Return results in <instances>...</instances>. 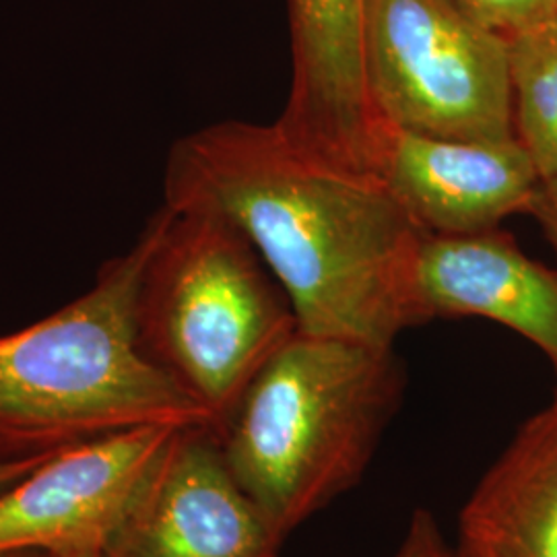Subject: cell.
<instances>
[{
    "mask_svg": "<svg viewBox=\"0 0 557 557\" xmlns=\"http://www.w3.org/2000/svg\"><path fill=\"white\" fill-rule=\"evenodd\" d=\"M163 202L236 225L304 335L395 347L423 324L416 264L425 234L379 176L310 156L277 122L223 120L176 140Z\"/></svg>",
    "mask_w": 557,
    "mask_h": 557,
    "instance_id": "obj_1",
    "label": "cell"
},
{
    "mask_svg": "<svg viewBox=\"0 0 557 557\" xmlns=\"http://www.w3.org/2000/svg\"><path fill=\"white\" fill-rule=\"evenodd\" d=\"M156 227L151 215L83 296L0 337V460L54 457L143 425H211L140 347L137 298Z\"/></svg>",
    "mask_w": 557,
    "mask_h": 557,
    "instance_id": "obj_2",
    "label": "cell"
},
{
    "mask_svg": "<svg viewBox=\"0 0 557 557\" xmlns=\"http://www.w3.org/2000/svg\"><path fill=\"white\" fill-rule=\"evenodd\" d=\"M393 347L296 333L218 432L244 494L287 539L358 483L403 395Z\"/></svg>",
    "mask_w": 557,
    "mask_h": 557,
    "instance_id": "obj_3",
    "label": "cell"
},
{
    "mask_svg": "<svg viewBox=\"0 0 557 557\" xmlns=\"http://www.w3.org/2000/svg\"><path fill=\"white\" fill-rule=\"evenodd\" d=\"M153 215L137 298L140 347L220 430L262 366L298 333V320L236 225L165 202Z\"/></svg>",
    "mask_w": 557,
    "mask_h": 557,
    "instance_id": "obj_4",
    "label": "cell"
},
{
    "mask_svg": "<svg viewBox=\"0 0 557 557\" xmlns=\"http://www.w3.org/2000/svg\"><path fill=\"white\" fill-rule=\"evenodd\" d=\"M361 40L384 124L442 139H517L508 40L453 0H363Z\"/></svg>",
    "mask_w": 557,
    "mask_h": 557,
    "instance_id": "obj_5",
    "label": "cell"
},
{
    "mask_svg": "<svg viewBox=\"0 0 557 557\" xmlns=\"http://www.w3.org/2000/svg\"><path fill=\"white\" fill-rule=\"evenodd\" d=\"M178 430L143 425L94 440L0 492V557L103 549Z\"/></svg>",
    "mask_w": 557,
    "mask_h": 557,
    "instance_id": "obj_6",
    "label": "cell"
},
{
    "mask_svg": "<svg viewBox=\"0 0 557 557\" xmlns=\"http://www.w3.org/2000/svg\"><path fill=\"white\" fill-rule=\"evenodd\" d=\"M283 539L244 494L211 425L182 428L103 557H278Z\"/></svg>",
    "mask_w": 557,
    "mask_h": 557,
    "instance_id": "obj_7",
    "label": "cell"
},
{
    "mask_svg": "<svg viewBox=\"0 0 557 557\" xmlns=\"http://www.w3.org/2000/svg\"><path fill=\"white\" fill-rule=\"evenodd\" d=\"M376 176L425 236L498 230L499 221L531 213L543 182L517 139H442L388 124Z\"/></svg>",
    "mask_w": 557,
    "mask_h": 557,
    "instance_id": "obj_8",
    "label": "cell"
},
{
    "mask_svg": "<svg viewBox=\"0 0 557 557\" xmlns=\"http://www.w3.org/2000/svg\"><path fill=\"white\" fill-rule=\"evenodd\" d=\"M423 322L479 317L535 343L557 372V273L498 230L423 236L416 264Z\"/></svg>",
    "mask_w": 557,
    "mask_h": 557,
    "instance_id": "obj_9",
    "label": "cell"
},
{
    "mask_svg": "<svg viewBox=\"0 0 557 557\" xmlns=\"http://www.w3.org/2000/svg\"><path fill=\"white\" fill-rule=\"evenodd\" d=\"M471 557H557V393L527 419L460 512Z\"/></svg>",
    "mask_w": 557,
    "mask_h": 557,
    "instance_id": "obj_10",
    "label": "cell"
},
{
    "mask_svg": "<svg viewBox=\"0 0 557 557\" xmlns=\"http://www.w3.org/2000/svg\"><path fill=\"white\" fill-rule=\"evenodd\" d=\"M294 119L338 128L366 119L372 98L363 69V0H287Z\"/></svg>",
    "mask_w": 557,
    "mask_h": 557,
    "instance_id": "obj_11",
    "label": "cell"
},
{
    "mask_svg": "<svg viewBox=\"0 0 557 557\" xmlns=\"http://www.w3.org/2000/svg\"><path fill=\"white\" fill-rule=\"evenodd\" d=\"M515 137L541 180L557 178V20L508 38Z\"/></svg>",
    "mask_w": 557,
    "mask_h": 557,
    "instance_id": "obj_12",
    "label": "cell"
},
{
    "mask_svg": "<svg viewBox=\"0 0 557 557\" xmlns=\"http://www.w3.org/2000/svg\"><path fill=\"white\" fill-rule=\"evenodd\" d=\"M471 20L504 36L557 20V0H453Z\"/></svg>",
    "mask_w": 557,
    "mask_h": 557,
    "instance_id": "obj_13",
    "label": "cell"
},
{
    "mask_svg": "<svg viewBox=\"0 0 557 557\" xmlns=\"http://www.w3.org/2000/svg\"><path fill=\"white\" fill-rule=\"evenodd\" d=\"M395 557H457L430 510H416Z\"/></svg>",
    "mask_w": 557,
    "mask_h": 557,
    "instance_id": "obj_14",
    "label": "cell"
},
{
    "mask_svg": "<svg viewBox=\"0 0 557 557\" xmlns=\"http://www.w3.org/2000/svg\"><path fill=\"white\" fill-rule=\"evenodd\" d=\"M531 213L541 221L549 242L557 252V178L543 180Z\"/></svg>",
    "mask_w": 557,
    "mask_h": 557,
    "instance_id": "obj_15",
    "label": "cell"
},
{
    "mask_svg": "<svg viewBox=\"0 0 557 557\" xmlns=\"http://www.w3.org/2000/svg\"><path fill=\"white\" fill-rule=\"evenodd\" d=\"M50 457L21 458V460H0V492L9 490L17 481L27 478L34 469Z\"/></svg>",
    "mask_w": 557,
    "mask_h": 557,
    "instance_id": "obj_16",
    "label": "cell"
},
{
    "mask_svg": "<svg viewBox=\"0 0 557 557\" xmlns=\"http://www.w3.org/2000/svg\"><path fill=\"white\" fill-rule=\"evenodd\" d=\"M60 557H103V549L89 547V549H77V552H71V554H64Z\"/></svg>",
    "mask_w": 557,
    "mask_h": 557,
    "instance_id": "obj_17",
    "label": "cell"
},
{
    "mask_svg": "<svg viewBox=\"0 0 557 557\" xmlns=\"http://www.w3.org/2000/svg\"><path fill=\"white\" fill-rule=\"evenodd\" d=\"M7 557H50V556H44V554H17V556H7Z\"/></svg>",
    "mask_w": 557,
    "mask_h": 557,
    "instance_id": "obj_18",
    "label": "cell"
},
{
    "mask_svg": "<svg viewBox=\"0 0 557 557\" xmlns=\"http://www.w3.org/2000/svg\"><path fill=\"white\" fill-rule=\"evenodd\" d=\"M457 557H471V556H467V554H465V552H460V549H458V547H457Z\"/></svg>",
    "mask_w": 557,
    "mask_h": 557,
    "instance_id": "obj_19",
    "label": "cell"
}]
</instances>
